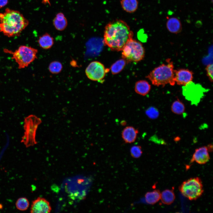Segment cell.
<instances>
[{
	"label": "cell",
	"mask_w": 213,
	"mask_h": 213,
	"mask_svg": "<svg viewBox=\"0 0 213 213\" xmlns=\"http://www.w3.org/2000/svg\"><path fill=\"white\" fill-rule=\"evenodd\" d=\"M133 36L127 23L123 20L117 19L109 22L105 26L104 43L112 50L121 51Z\"/></svg>",
	"instance_id": "6da1fadb"
},
{
	"label": "cell",
	"mask_w": 213,
	"mask_h": 213,
	"mask_svg": "<svg viewBox=\"0 0 213 213\" xmlns=\"http://www.w3.org/2000/svg\"><path fill=\"white\" fill-rule=\"evenodd\" d=\"M29 24L20 12L6 8L0 13V31L8 37L19 36Z\"/></svg>",
	"instance_id": "7a4b0ae2"
},
{
	"label": "cell",
	"mask_w": 213,
	"mask_h": 213,
	"mask_svg": "<svg viewBox=\"0 0 213 213\" xmlns=\"http://www.w3.org/2000/svg\"><path fill=\"white\" fill-rule=\"evenodd\" d=\"M166 61V64H163L156 67L146 77L155 86H164L167 84L174 85L175 83L173 62L169 59Z\"/></svg>",
	"instance_id": "3957f363"
},
{
	"label": "cell",
	"mask_w": 213,
	"mask_h": 213,
	"mask_svg": "<svg viewBox=\"0 0 213 213\" xmlns=\"http://www.w3.org/2000/svg\"><path fill=\"white\" fill-rule=\"evenodd\" d=\"M6 52L12 54V59L17 64L19 69L28 67L37 58V49L24 45H21L14 51L5 49Z\"/></svg>",
	"instance_id": "277c9868"
},
{
	"label": "cell",
	"mask_w": 213,
	"mask_h": 213,
	"mask_svg": "<svg viewBox=\"0 0 213 213\" xmlns=\"http://www.w3.org/2000/svg\"><path fill=\"white\" fill-rule=\"evenodd\" d=\"M181 194L190 200H195L202 195L204 191L201 180L197 177L183 182L179 187Z\"/></svg>",
	"instance_id": "5b68a950"
},
{
	"label": "cell",
	"mask_w": 213,
	"mask_h": 213,
	"mask_svg": "<svg viewBox=\"0 0 213 213\" xmlns=\"http://www.w3.org/2000/svg\"><path fill=\"white\" fill-rule=\"evenodd\" d=\"M121 51L122 59L129 62L140 61L143 59L145 55L142 44L133 38L128 41Z\"/></svg>",
	"instance_id": "8992f818"
},
{
	"label": "cell",
	"mask_w": 213,
	"mask_h": 213,
	"mask_svg": "<svg viewBox=\"0 0 213 213\" xmlns=\"http://www.w3.org/2000/svg\"><path fill=\"white\" fill-rule=\"evenodd\" d=\"M40 119L36 116L30 115L26 117L24 120L25 130L21 142L26 147L34 146L37 143L36 140V132L41 123Z\"/></svg>",
	"instance_id": "52a82bcc"
},
{
	"label": "cell",
	"mask_w": 213,
	"mask_h": 213,
	"mask_svg": "<svg viewBox=\"0 0 213 213\" xmlns=\"http://www.w3.org/2000/svg\"><path fill=\"white\" fill-rule=\"evenodd\" d=\"M206 89L199 84L192 81L183 87V93L185 98L192 104H197L203 97Z\"/></svg>",
	"instance_id": "ba28073f"
},
{
	"label": "cell",
	"mask_w": 213,
	"mask_h": 213,
	"mask_svg": "<svg viewBox=\"0 0 213 213\" xmlns=\"http://www.w3.org/2000/svg\"><path fill=\"white\" fill-rule=\"evenodd\" d=\"M106 70L101 62L94 61L91 62L85 70V73L87 78L91 80L99 81L105 77Z\"/></svg>",
	"instance_id": "9c48e42d"
},
{
	"label": "cell",
	"mask_w": 213,
	"mask_h": 213,
	"mask_svg": "<svg viewBox=\"0 0 213 213\" xmlns=\"http://www.w3.org/2000/svg\"><path fill=\"white\" fill-rule=\"evenodd\" d=\"M192 71L186 69L175 70V83L179 85H186L192 81L193 78Z\"/></svg>",
	"instance_id": "30bf717a"
},
{
	"label": "cell",
	"mask_w": 213,
	"mask_h": 213,
	"mask_svg": "<svg viewBox=\"0 0 213 213\" xmlns=\"http://www.w3.org/2000/svg\"><path fill=\"white\" fill-rule=\"evenodd\" d=\"M51 210L49 202L44 198L39 197L33 201L31 204L30 212L32 213H47Z\"/></svg>",
	"instance_id": "8fae6325"
},
{
	"label": "cell",
	"mask_w": 213,
	"mask_h": 213,
	"mask_svg": "<svg viewBox=\"0 0 213 213\" xmlns=\"http://www.w3.org/2000/svg\"><path fill=\"white\" fill-rule=\"evenodd\" d=\"M209 151L207 146H204L196 149L193 154L190 162H194L200 164H203L208 162L210 159Z\"/></svg>",
	"instance_id": "7c38bea8"
},
{
	"label": "cell",
	"mask_w": 213,
	"mask_h": 213,
	"mask_svg": "<svg viewBox=\"0 0 213 213\" xmlns=\"http://www.w3.org/2000/svg\"><path fill=\"white\" fill-rule=\"evenodd\" d=\"M138 133L137 129L132 126H128L122 130V137L125 143H130L135 141Z\"/></svg>",
	"instance_id": "4fadbf2b"
},
{
	"label": "cell",
	"mask_w": 213,
	"mask_h": 213,
	"mask_svg": "<svg viewBox=\"0 0 213 213\" xmlns=\"http://www.w3.org/2000/svg\"><path fill=\"white\" fill-rule=\"evenodd\" d=\"M166 27L169 32L175 34L181 32L182 29L180 21L176 17H172L168 19L166 23Z\"/></svg>",
	"instance_id": "5bb4252c"
},
{
	"label": "cell",
	"mask_w": 213,
	"mask_h": 213,
	"mask_svg": "<svg viewBox=\"0 0 213 213\" xmlns=\"http://www.w3.org/2000/svg\"><path fill=\"white\" fill-rule=\"evenodd\" d=\"M38 42L41 48L44 49H48L53 45L54 39L49 34L46 33L39 37Z\"/></svg>",
	"instance_id": "9a60e30c"
},
{
	"label": "cell",
	"mask_w": 213,
	"mask_h": 213,
	"mask_svg": "<svg viewBox=\"0 0 213 213\" xmlns=\"http://www.w3.org/2000/svg\"><path fill=\"white\" fill-rule=\"evenodd\" d=\"M151 88L150 85L146 80H140L135 83V91L137 94L145 96L149 92Z\"/></svg>",
	"instance_id": "2e32d148"
},
{
	"label": "cell",
	"mask_w": 213,
	"mask_h": 213,
	"mask_svg": "<svg viewBox=\"0 0 213 213\" xmlns=\"http://www.w3.org/2000/svg\"><path fill=\"white\" fill-rule=\"evenodd\" d=\"M120 4L125 11L128 13H133L137 10L138 2V0H121Z\"/></svg>",
	"instance_id": "e0dca14e"
},
{
	"label": "cell",
	"mask_w": 213,
	"mask_h": 213,
	"mask_svg": "<svg viewBox=\"0 0 213 213\" xmlns=\"http://www.w3.org/2000/svg\"><path fill=\"white\" fill-rule=\"evenodd\" d=\"M175 196L174 189H166L161 193L160 199L163 204L166 205H170L174 201Z\"/></svg>",
	"instance_id": "ac0fdd59"
},
{
	"label": "cell",
	"mask_w": 213,
	"mask_h": 213,
	"mask_svg": "<svg viewBox=\"0 0 213 213\" xmlns=\"http://www.w3.org/2000/svg\"><path fill=\"white\" fill-rule=\"evenodd\" d=\"M161 193L159 190L156 189L147 192L145 195L146 202L148 204L153 205L160 199Z\"/></svg>",
	"instance_id": "d6986e66"
},
{
	"label": "cell",
	"mask_w": 213,
	"mask_h": 213,
	"mask_svg": "<svg viewBox=\"0 0 213 213\" xmlns=\"http://www.w3.org/2000/svg\"><path fill=\"white\" fill-rule=\"evenodd\" d=\"M126 61L124 59H120L112 64L110 69L112 73L115 75L120 72L126 65Z\"/></svg>",
	"instance_id": "ffe728a7"
},
{
	"label": "cell",
	"mask_w": 213,
	"mask_h": 213,
	"mask_svg": "<svg viewBox=\"0 0 213 213\" xmlns=\"http://www.w3.org/2000/svg\"><path fill=\"white\" fill-rule=\"evenodd\" d=\"M184 104L179 99L175 101L171 106V110L174 113L178 114H183L185 111Z\"/></svg>",
	"instance_id": "44dd1931"
},
{
	"label": "cell",
	"mask_w": 213,
	"mask_h": 213,
	"mask_svg": "<svg viewBox=\"0 0 213 213\" xmlns=\"http://www.w3.org/2000/svg\"><path fill=\"white\" fill-rule=\"evenodd\" d=\"M49 72L53 74H57L60 73L63 68L62 63L59 61H54L51 62L48 67Z\"/></svg>",
	"instance_id": "7402d4cb"
},
{
	"label": "cell",
	"mask_w": 213,
	"mask_h": 213,
	"mask_svg": "<svg viewBox=\"0 0 213 213\" xmlns=\"http://www.w3.org/2000/svg\"><path fill=\"white\" fill-rule=\"evenodd\" d=\"M53 23L55 28L60 31L65 30L68 25L67 20L66 17L62 20H58L55 17L53 20Z\"/></svg>",
	"instance_id": "603a6c76"
},
{
	"label": "cell",
	"mask_w": 213,
	"mask_h": 213,
	"mask_svg": "<svg viewBox=\"0 0 213 213\" xmlns=\"http://www.w3.org/2000/svg\"><path fill=\"white\" fill-rule=\"evenodd\" d=\"M15 204L17 209L20 211H25L28 208L29 202L26 198L22 197L17 200Z\"/></svg>",
	"instance_id": "cb8c5ba5"
},
{
	"label": "cell",
	"mask_w": 213,
	"mask_h": 213,
	"mask_svg": "<svg viewBox=\"0 0 213 213\" xmlns=\"http://www.w3.org/2000/svg\"><path fill=\"white\" fill-rule=\"evenodd\" d=\"M130 151L131 156L135 159L140 157L143 153L141 147L139 145L132 146L130 149Z\"/></svg>",
	"instance_id": "d4e9b609"
},
{
	"label": "cell",
	"mask_w": 213,
	"mask_h": 213,
	"mask_svg": "<svg viewBox=\"0 0 213 213\" xmlns=\"http://www.w3.org/2000/svg\"><path fill=\"white\" fill-rule=\"evenodd\" d=\"M146 114L150 118L154 119L158 117L159 113L156 108L153 107H151L146 110Z\"/></svg>",
	"instance_id": "484cf974"
},
{
	"label": "cell",
	"mask_w": 213,
	"mask_h": 213,
	"mask_svg": "<svg viewBox=\"0 0 213 213\" xmlns=\"http://www.w3.org/2000/svg\"><path fill=\"white\" fill-rule=\"evenodd\" d=\"M206 75L209 80L211 82L213 81V65L212 64H210L207 65L205 68Z\"/></svg>",
	"instance_id": "4316f807"
},
{
	"label": "cell",
	"mask_w": 213,
	"mask_h": 213,
	"mask_svg": "<svg viewBox=\"0 0 213 213\" xmlns=\"http://www.w3.org/2000/svg\"><path fill=\"white\" fill-rule=\"evenodd\" d=\"M55 17L58 20H62L65 17L64 14L62 12H59L56 15Z\"/></svg>",
	"instance_id": "83f0119b"
},
{
	"label": "cell",
	"mask_w": 213,
	"mask_h": 213,
	"mask_svg": "<svg viewBox=\"0 0 213 213\" xmlns=\"http://www.w3.org/2000/svg\"><path fill=\"white\" fill-rule=\"evenodd\" d=\"M8 3V0H0V9L5 6Z\"/></svg>",
	"instance_id": "f1b7e54d"
},
{
	"label": "cell",
	"mask_w": 213,
	"mask_h": 213,
	"mask_svg": "<svg viewBox=\"0 0 213 213\" xmlns=\"http://www.w3.org/2000/svg\"><path fill=\"white\" fill-rule=\"evenodd\" d=\"M209 151H210L212 150V145L209 144L207 146Z\"/></svg>",
	"instance_id": "f546056e"
},
{
	"label": "cell",
	"mask_w": 213,
	"mask_h": 213,
	"mask_svg": "<svg viewBox=\"0 0 213 213\" xmlns=\"http://www.w3.org/2000/svg\"><path fill=\"white\" fill-rule=\"evenodd\" d=\"M211 1H212V2H213V0H211Z\"/></svg>",
	"instance_id": "4dcf8cb0"
}]
</instances>
